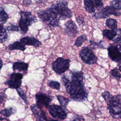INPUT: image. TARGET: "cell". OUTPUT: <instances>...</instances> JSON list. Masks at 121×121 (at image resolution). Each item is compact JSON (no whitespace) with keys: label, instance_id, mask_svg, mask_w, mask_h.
<instances>
[{"label":"cell","instance_id":"836d02e7","mask_svg":"<svg viewBox=\"0 0 121 121\" xmlns=\"http://www.w3.org/2000/svg\"><path fill=\"white\" fill-rule=\"evenodd\" d=\"M17 92L18 94V95H19V96L23 100V101L25 102V103L26 104H28V100L27 99V97L26 96V94H25L24 92L23 91V90L20 88V87L16 89Z\"/></svg>","mask_w":121,"mask_h":121},{"label":"cell","instance_id":"ee69618b","mask_svg":"<svg viewBox=\"0 0 121 121\" xmlns=\"http://www.w3.org/2000/svg\"><path fill=\"white\" fill-rule=\"evenodd\" d=\"M2 65H3V62H2V60L1 59H0V70L2 68Z\"/></svg>","mask_w":121,"mask_h":121},{"label":"cell","instance_id":"2e32d148","mask_svg":"<svg viewBox=\"0 0 121 121\" xmlns=\"http://www.w3.org/2000/svg\"><path fill=\"white\" fill-rule=\"evenodd\" d=\"M9 48L10 50H18L22 51H25L26 49V45H25L23 43L20 41H15L13 43L10 44L9 45Z\"/></svg>","mask_w":121,"mask_h":121},{"label":"cell","instance_id":"ba28073f","mask_svg":"<svg viewBox=\"0 0 121 121\" xmlns=\"http://www.w3.org/2000/svg\"><path fill=\"white\" fill-rule=\"evenodd\" d=\"M48 109L51 115L57 120H64L67 116L66 111L61 106L52 104L49 105Z\"/></svg>","mask_w":121,"mask_h":121},{"label":"cell","instance_id":"1f68e13d","mask_svg":"<svg viewBox=\"0 0 121 121\" xmlns=\"http://www.w3.org/2000/svg\"><path fill=\"white\" fill-rule=\"evenodd\" d=\"M102 96L104 98L106 103L107 104L110 101L112 95L109 92L107 91H105L102 93Z\"/></svg>","mask_w":121,"mask_h":121},{"label":"cell","instance_id":"8d00e7d4","mask_svg":"<svg viewBox=\"0 0 121 121\" xmlns=\"http://www.w3.org/2000/svg\"><path fill=\"white\" fill-rule=\"evenodd\" d=\"M115 43H116L118 45H121V35L117 37L112 40Z\"/></svg>","mask_w":121,"mask_h":121},{"label":"cell","instance_id":"8992f818","mask_svg":"<svg viewBox=\"0 0 121 121\" xmlns=\"http://www.w3.org/2000/svg\"><path fill=\"white\" fill-rule=\"evenodd\" d=\"M69 59H64L62 57L57 58L52 64V69L57 74H61L69 69L70 64Z\"/></svg>","mask_w":121,"mask_h":121},{"label":"cell","instance_id":"d6a6232c","mask_svg":"<svg viewBox=\"0 0 121 121\" xmlns=\"http://www.w3.org/2000/svg\"><path fill=\"white\" fill-rule=\"evenodd\" d=\"M110 6L118 9L121 10V0H112L110 2Z\"/></svg>","mask_w":121,"mask_h":121},{"label":"cell","instance_id":"ffe728a7","mask_svg":"<svg viewBox=\"0 0 121 121\" xmlns=\"http://www.w3.org/2000/svg\"><path fill=\"white\" fill-rule=\"evenodd\" d=\"M103 9L110 15H112L116 17H119L121 15V12L111 6H107L104 7Z\"/></svg>","mask_w":121,"mask_h":121},{"label":"cell","instance_id":"7a4b0ae2","mask_svg":"<svg viewBox=\"0 0 121 121\" xmlns=\"http://www.w3.org/2000/svg\"><path fill=\"white\" fill-rule=\"evenodd\" d=\"M48 9L54 13L60 20L69 18L73 16L72 11L68 7V2L65 0H60L48 7Z\"/></svg>","mask_w":121,"mask_h":121},{"label":"cell","instance_id":"603a6c76","mask_svg":"<svg viewBox=\"0 0 121 121\" xmlns=\"http://www.w3.org/2000/svg\"><path fill=\"white\" fill-rule=\"evenodd\" d=\"M105 24L108 28L112 30L116 29L117 27V20L112 18H109L107 19L105 22Z\"/></svg>","mask_w":121,"mask_h":121},{"label":"cell","instance_id":"5b68a950","mask_svg":"<svg viewBox=\"0 0 121 121\" xmlns=\"http://www.w3.org/2000/svg\"><path fill=\"white\" fill-rule=\"evenodd\" d=\"M79 55L82 60L86 64L93 65L97 63V57L92 50L88 47H82Z\"/></svg>","mask_w":121,"mask_h":121},{"label":"cell","instance_id":"277c9868","mask_svg":"<svg viewBox=\"0 0 121 121\" xmlns=\"http://www.w3.org/2000/svg\"><path fill=\"white\" fill-rule=\"evenodd\" d=\"M19 14L20 17L18 21V26L22 35H25L28 31V26L37 22V20L36 17L29 11H20Z\"/></svg>","mask_w":121,"mask_h":121},{"label":"cell","instance_id":"484cf974","mask_svg":"<svg viewBox=\"0 0 121 121\" xmlns=\"http://www.w3.org/2000/svg\"><path fill=\"white\" fill-rule=\"evenodd\" d=\"M9 17L8 14L6 12L4 9L2 7H0V21L5 24L8 20Z\"/></svg>","mask_w":121,"mask_h":121},{"label":"cell","instance_id":"f1b7e54d","mask_svg":"<svg viewBox=\"0 0 121 121\" xmlns=\"http://www.w3.org/2000/svg\"><path fill=\"white\" fill-rule=\"evenodd\" d=\"M102 42V41H101L99 43H97V42H96L92 41V40H90L89 41V44H90V46H91V48L93 49H96L98 48L104 49V45L102 44H101Z\"/></svg>","mask_w":121,"mask_h":121},{"label":"cell","instance_id":"4fadbf2b","mask_svg":"<svg viewBox=\"0 0 121 121\" xmlns=\"http://www.w3.org/2000/svg\"><path fill=\"white\" fill-rule=\"evenodd\" d=\"M110 115L114 119H121V105L111 104L107 105Z\"/></svg>","mask_w":121,"mask_h":121},{"label":"cell","instance_id":"d4e9b609","mask_svg":"<svg viewBox=\"0 0 121 121\" xmlns=\"http://www.w3.org/2000/svg\"><path fill=\"white\" fill-rule=\"evenodd\" d=\"M57 98L58 100L59 101L60 105L63 108L66 109L67 105L68 104L69 102V100L68 99V98L65 97L64 96L60 95H57Z\"/></svg>","mask_w":121,"mask_h":121},{"label":"cell","instance_id":"7c38bea8","mask_svg":"<svg viewBox=\"0 0 121 121\" xmlns=\"http://www.w3.org/2000/svg\"><path fill=\"white\" fill-rule=\"evenodd\" d=\"M31 109L37 121L47 120L45 112L42 110V108L38 106L36 104L32 105L31 106Z\"/></svg>","mask_w":121,"mask_h":121},{"label":"cell","instance_id":"5bb4252c","mask_svg":"<svg viewBox=\"0 0 121 121\" xmlns=\"http://www.w3.org/2000/svg\"><path fill=\"white\" fill-rule=\"evenodd\" d=\"M20 41L23 43L25 45L34 46L37 48L41 45L42 43L38 39L34 37L26 36L22 37L20 39Z\"/></svg>","mask_w":121,"mask_h":121},{"label":"cell","instance_id":"74e56055","mask_svg":"<svg viewBox=\"0 0 121 121\" xmlns=\"http://www.w3.org/2000/svg\"><path fill=\"white\" fill-rule=\"evenodd\" d=\"M6 98V95L5 94H2V95H0V105L2 104L4 102L5 99Z\"/></svg>","mask_w":121,"mask_h":121},{"label":"cell","instance_id":"e575fe53","mask_svg":"<svg viewBox=\"0 0 121 121\" xmlns=\"http://www.w3.org/2000/svg\"><path fill=\"white\" fill-rule=\"evenodd\" d=\"M76 20L77 22L78 23V24L79 26H84V25H85V21L84 17L82 15H80L78 16L77 17H76Z\"/></svg>","mask_w":121,"mask_h":121},{"label":"cell","instance_id":"bcb514c9","mask_svg":"<svg viewBox=\"0 0 121 121\" xmlns=\"http://www.w3.org/2000/svg\"><path fill=\"white\" fill-rule=\"evenodd\" d=\"M118 48H119V49L120 50V51H121V45H119V47H118Z\"/></svg>","mask_w":121,"mask_h":121},{"label":"cell","instance_id":"9c48e42d","mask_svg":"<svg viewBox=\"0 0 121 121\" xmlns=\"http://www.w3.org/2000/svg\"><path fill=\"white\" fill-rule=\"evenodd\" d=\"M35 96L36 105L41 108L43 106L48 108L52 100V97L51 96L41 92L37 93Z\"/></svg>","mask_w":121,"mask_h":121},{"label":"cell","instance_id":"ac0fdd59","mask_svg":"<svg viewBox=\"0 0 121 121\" xmlns=\"http://www.w3.org/2000/svg\"><path fill=\"white\" fill-rule=\"evenodd\" d=\"M7 29L4 27L3 24L0 21V43H4L8 39Z\"/></svg>","mask_w":121,"mask_h":121},{"label":"cell","instance_id":"cb8c5ba5","mask_svg":"<svg viewBox=\"0 0 121 121\" xmlns=\"http://www.w3.org/2000/svg\"><path fill=\"white\" fill-rule=\"evenodd\" d=\"M114 104L121 105V95L118 94L115 95H112L110 101L107 105Z\"/></svg>","mask_w":121,"mask_h":121},{"label":"cell","instance_id":"b9f144b4","mask_svg":"<svg viewBox=\"0 0 121 121\" xmlns=\"http://www.w3.org/2000/svg\"><path fill=\"white\" fill-rule=\"evenodd\" d=\"M114 30L116 31L117 35H121V28H116Z\"/></svg>","mask_w":121,"mask_h":121},{"label":"cell","instance_id":"4dcf8cb0","mask_svg":"<svg viewBox=\"0 0 121 121\" xmlns=\"http://www.w3.org/2000/svg\"><path fill=\"white\" fill-rule=\"evenodd\" d=\"M48 85L50 87L52 88L55 89L57 90H59L60 89V83L59 82L57 81L51 80L48 83Z\"/></svg>","mask_w":121,"mask_h":121},{"label":"cell","instance_id":"e0dca14e","mask_svg":"<svg viewBox=\"0 0 121 121\" xmlns=\"http://www.w3.org/2000/svg\"><path fill=\"white\" fill-rule=\"evenodd\" d=\"M84 5L87 12L90 14L95 13L96 9L92 0H84Z\"/></svg>","mask_w":121,"mask_h":121},{"label":"cell","instance_id":"60d3db41","mask_svg":"<svg viewBox=\"0 0 121 121\" xmlns=\"http://www.w3.org/2000/svg\"><path fill=\"white\" fill-rule=\"evenodd\" d=\"M118 67L119 70L121 72V60L118 62Z\"/></svg>","mask_w":121,"mask_h":121},{"label":"cell","instance_id":"83f0119b","mask_svg":"<svg viewBox=\"0 0 121 121\" xmlns=\"http://www.w3.org/2000/svg\"><path fill=\"white\" fill-rule=\"evenodd\" d=\"M110 74L111 77L119 80L121 78V75L117 68H115L110 71Z\"/></svg>","mask_w":121,"mask_h":121},{"label":"cell","instance_id":"44dd1931","mask_svg":"<svg viewBox=\"0 0 121 121\" xmlns=\"http://www.w3.org/2000/svg\"><path fill=\"white\" fill-rule=\"evenodd\" d=\"M17 109L14 107H9L0 111V114H2L6 117H9L12 114H15Z\"/></svg>","mask_w":121,"mask_h":121},{"label":"cell","instance_id":"30bf717a","mask_svg":"<svg viewBox=\"0 0 121 121\" xmlns=\"http://www.w3.org/2000/svg\"><path fill=\"white\" fill-rule=\"evenodd\" d=\"M108 55L110 59L116 62L121 60V52L116 45L111 44L107 48Z\"/></svg>","mask_w":121,"mask_h":121},{"label":"cell","instance_id":"d6986e66","mask_svg":"<svg viewBox=\"0 0 121 121\" xmlns=\"http://www.w3.org/2000/svg\"><path fill=\"white\" fill-rule=\"evenodd\" d=\"M117 33L115 30L104 29L103 31V36L109 40H113L116 36Z\"/></svg>","mask_w":121,"mask_h":121},{"label":"cell","instance_id":"7bdbcfd3","mask_svg":"<svg viewBox=\"0 0 121 121\" xmlns=\"http://www.w3.org/2000/svg\"><path fill=\"white\" fill-rule=\"evenodd\" d=\"M47 0H35V2L36 3H43V2L44 1H46Z\"/></svg>","mask_w":121,"mask_h":121},{"label":"cell","instance_id":"9a60e30c","mask_svg":"<svg viewBox=\"0 0 121 121\" xmlns=\"http://www.w3.org/2000/svg\"><path fill=\"white\" fill-rule=\"evenodd\" d=\"M12 68L14 71H25L27 70L28 68V64L22 61L15 62L13 64Z\"/></svg>","mask_w":121,"mask_h":121},{"label":"cell","instance_id":"6da1fadb","mask_svg":"<svg viewBox=\"0 0 121 121\" xmlns=\"http://www.w3.org/2000/svg\"><path fill=\"white\" fill-rule=\"evenodd\" d=\"M84 73L81 71L70 70L69 74H63L61 78L67 92L71 98L77 102L85 101L88 92L85 86Z\"/></svg>","mask_w":121,"mask_h":121},{"label":"cell","instance_id":"f546056e","mask_svg":"<svg viewBox=\"0 0 121 121\" xmlns=\"http://www.w3.org/2000/svg\"><path fill=\"white\" fill-rule=\"evenodd\" d=\"M94 3L95 7L97 11L102 9L104 8V4L102 0H92Z\"/></svg>","mask_w":121,"mask_h":121},{"label":"cell","instance_id":"3957f363","mask_svg":"<svg viewBox=\"0 0 121 121\" xmlns=\"http://www.w3.org/2000/svg\"><path fill=\"white\" fill-rule=\"evenodd\" d=\"M37 14L40 19L48 26H60V18L48 8L46 9L39 10Z\"/></svg>","mask_w":121,"mask_h":121},{"label":"cell","instance_id":"7402d4cb","mask_svg":"<svg viewBox=\"0 0 121 121\" xmlns=\"http://www.w3.org/2000/svg\"><path fill=\"white\" fill-rule=\"evenodd\" d=\"M110 15L106 13L103 9L95 12L93 15V17L95 19H99L103 18H107Z\"/></svg>","mask_w":121,"mask_h":121},{"label":"cell","instance_id":"8fae6325","mask_svg":"<svg viewBox=\"0 0 121 121\" xmlns=\"http://www.w3.org/2000/svg\"><path fill=\"white\" fill-rule=\"evenodd\" d=\"M65 33L70 37H74L78 33V28L75 23L72 20H68L64 25Z\"/></svg>","mask_w":121,"mask_h":121},{"label":"cell","instance_id":"4316f807","mask_svg":"<svg viewBox=\"0 0 121 121\" xmlns=\"http://www.w3.org/2000/svg\"><path fill=\"white\" fill-rule=\"evenodd\" d=\"M86 40H87L86 36L85 35H82L77 38L74 43V45L77 47H79L82 45L84 41Z\"/></svg>","mask_w":121,"mask_h":121},{"label":"cell","instance_id":"f35d334b","mask_svg":"<svg viewBox=\"0 0 121 121\" xmlns=\"http://www.w3.org/2000/svg\"><path fill=\"white\" fill-rule=\"evenodd\" d=\"M85 119L81 116L77 115L76 117H75L74 119H73V121H85Z\"/></svg>","mask_w":121,"mask_h":121},{"label":"cell","instance_id":"f6af8a7d","mask_svg":"<svg viewBox=\"0 0 121 121\" xmlns=\"http://www.w3.org/2000/svg\"><path fill=\"white\" fill-rule=\"evenodd\" d=\"M3 120H6V121H9L8 119H7L6 118H3V117H0V121H3Z\"/></svg>","mask_w":121,"mask_h":121},{"label":"cell","instance_id":"52a82bcc","mask_svg":"<svg viewBox=\"0 0 121 121\" xmlns=\"http://www.w3.org/2000/svg\"><path fill=\"white\" fill-rule=\"evenodd\" d=\"M23 75L20 73L13 72L9 75V78L5 83L12 89H17L20 87L22 84Z\"/></svg>","mask_w":121,"mask_h":121},{"label":"cell","instance_id":"ab89813d","mask_svg":"<svg viewBox=\"0 0 121 121\" xmlns=\"http://www.w3.org/2000/svg\"><path fill=\"white\" fill-rule=\"evenodd\" d=\"M31 4V0H23V4L25 5H29Z\"/></svg>","mask_w":121,"mask_h":121},{"label":"cell","instance_id":"d590c367","mask_svg":"<svg viewBox=\"0 0 121 121\" xmlns=\"http://www.w3.org/2000/svg\"><path fill=\"white\" fill-rule=\"evenodd\" d=\"M6 28L8 31H18L19 30V27L17 25H15L13 24H10V25L6 27Z\"/></svg>","mask_w":121,"mask_h":121}]
</instances>
